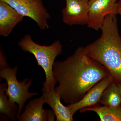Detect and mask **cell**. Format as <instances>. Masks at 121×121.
I'll return each instance as SVG.
<instances>
[{"label": "cell", "instance_id": "cell-1", "mask_svg": "<svg viewBox=\"0 0 121 121\" xmlns=\"http://www.w3.org/2000/svg\"><path fill=\"white\" fill-rule=\"evenodd\" d=\"M52 72L59 83L55 91L69 104L80 101L92 87L110 75L104 66L87 55L82 47L63 61L55 62Z\"/></svg>", "mask_w": 121, "mask_h": 121}, {"label": "cell", "instance_id": "cell-2", "mask_svg": "<svg viewBox=\"0 0 121 121\" xmlns=\"http://www.w3.org/2000/svg\"><path fill=\"white\" fill-rule=\"evenodd\" d=\"M117 15H108L101 29V35L84 47L87 55L104 66L117 85H121V37Z\"/></svg>", "mask_w": 121, "mask_h": 121}, {"label": "cell", "instance_id": "cell-3", "mask_svg": "<svg viewBox=\"0 0 121 121\" xmlns=\"http://www.w3.org/2000/svg\"><path fill=\"white\" fill-rule=\"evenodd\" d=\"M18 45L24 51L33 55L37 65L44 71L46 80L43 83L42 91H49L55 89L57 82L53 76L52 70L55 60L62 52L63 46L60 41L56 40L48 46L40 45L27 34L20 40Z\"/></svg>", "mask_w": 121, "mask_h": 121}, {"label": "cell", "instance_id": "cell-4", "mask_svg": "<svg viewBox=\"0 0 121 121\" xmlns=\"http://www.w3.org/2000/svg\"><path fill=\"white\" fill-rule=\"evenodd\" d=\"M0 77L5 79L8 86L5 94L10 102L17 103L19 106L17 119L25 102L33 96L39 95V94L29 92V89L32 84V79L28 81V78L24 79L21 82L18 81L16 77L17 66L12 68L9 66L6 58L1 50L0 52Z\"/></svg>", "mask_w": 121, "mask_h": 121}, {"label": "cell", "instance_id": "cell-5", "mask_svg": "<svg viewBox=\"0 0 121 121\" xmlns=\"http://www.w3.org/2000/svg\"><path fill=\"white\" fill-rule=\"evenodd\" d=\"M4 1L24 17H30L41 30L49 28L51 16L42 0H0Z\"/></svg>", "mask_w": 121, "mask_h": 121}, {"label": "cell", "instance_id": "cell-6", "mask_svg": "<svg viewBox=\"0 0 121 121\" xmlns=\"http://www.w3.org/2000/svg\"><path fill=\"white\" fill-rule=\"evenodd\" d=\"M117 0H89L88 27L98 31L101 28L107 15L117 14Z\"/></svg>", "mask_w": 121, "mask_h": 121}, {"label": "cell", "instance_id": "cell-7", "mask_svg": "<svg viewBox=\"0 0 121 121\" xmlns=\"http://www.w3.org/2000/svg\"><path fill=\"white\" fill-rule=\"evenodd\" d=\"M62 11L63 22L69 26L87 25L89 0H65Z\"/></svg>", "mask_w": 121, "mask_h": 121}, {"label": "cell", "instance_id": "cell-8", "mask_svg": "<svg viewBox=\"0 0 121 121\" xmlns=\"http://www.w3.org/2000/svg\"><path fill=\"white\" fill-rule=\"evenodd\" d=\"M113 81V78L110 75L92 87L80 101L69 104L67 107L72 114L74 115L81 109L100 104L99 101L103 93Z\"/></svg>", "mask_w": 121, "mask_h": 121}, {"label": "cell", "instance_id": "cell-9", "mask_svg": "<svg viewBox=\"0 0 121 121\" xmlns=\"http://www.w3.org/2000/svg\"><path fill=\"white\" fill-rule=\"evenodd\" d=\"M45 104L43 95L30 101L25 107L23 113L18 117V121H54L55 115L53 110L43 109Z\"/></svg>", "mask_w": 121, "mask_h": 121}, {"label": "cell", "instance_id": "cell-10", "mask_svg": "<svg viewBox=\"0 0 121 121\" xmlns=\"http://www.w3.org/2000/svg\"><path fill=\"white\" fill-rule=\"evenodd\" d=\"M24 17L6 2L0 0V35L9 36Z\"/></svg>", "mask_w": 121, "mask_h": 121}, {"label": "cell", "instance_id": "cell-11", "mask_svg": "<svg viewBox=\"0 0 121 121\" xmlns=\"http://www.w3.org/2000/svg\"><path fill=\"white\" fill-rule=\"evenodd\" d=\"M45 104L52 108L56 117V121H73L72 114L67 106L64 105L60 101V96L55 89L48 91H43L42 94Z\"/></svg>", "mask_w": 121, "mask_h": 121}, {"label": "cell", "instance_id": "cell-12", "mask_svg": "<svg viewBox=\"0 0 121 121\" xmlns=\"http://www.w3.org/2000/svg\"><path fill=\"white\" fill-rule=\"evenodd\" d=\"M7 82L0 84V121L2 120L14 121L17 120L19 106L11 102L5 94L7 88Z\"/></svg>", "mask_w": 121, "mask_h": 121}, {"label": "cell", "instance_id": "cell-13", "mask_svg": "<svg viewBox=\"0 0 121 121\" xmlns=\"http://www.w3.org/2000/svg\"><path fill=\"white\" fill-rule=\"evenodd\" d=\"M80 113L87 111L95 112L101 121H121V103L117 107L101 106L99 104L80 110Z\"/></svg>", "mask_w": 121, "mask_h": 121}, {"label": "cell", "instance_id": "cell-14", "mask_svg": "<svg viewBox=\"0 0 121 121\" xmlns=\"http://www.w3.org/2000/svg\"><path fill=\"white\" fill-rule=\"evenodd\" d=\"M99 103L104 106L117 107L121 103V95L118 86L113 81L102 94Z\"/></svg>", "mask_w": 121, "mask_h": 121}, {"label": "cell", "instance_id": "cell-15", "mask_svg": "<svg viewBox=\"0 0 121 121\" xmlns=\"http://www.w3.org/2000/svg\"><path fill=\"white\" fill-rule=\"evenodd\" d=\"M117 3V13L121 16V1L119 0Z\"/></svg>", "mask_w": 121, "mask_h": 121}, {"label": "cell", "instance_id": "cell-16", "mask_svg": "<svg viewBox=\"0 0 121 121\" xmlns=\"http://www.w3.org/2000/svg\"><path fill=\"white\" fill-rule=\"evenodd\" d=\"M119 87V91L121 95V85H117Z\"/></svg>", "mask_w": 121, "mask_h": 121}, {"label": "cell", "instance_id": "cell-17", "mask_svg": "<svg viewBox=\"0 0 121 121\" xmlns=\"http://www.w3.org/2000/svg\"><path fill=\"white\" fill-rule=\"evenodd\" d=\"M119 1H121V0H119Z\"/></svg>", "mask_w": 121, "mask_h": 121}]
</instances>
